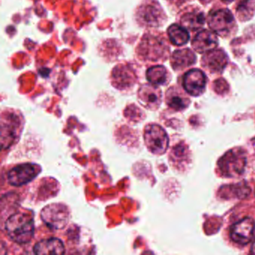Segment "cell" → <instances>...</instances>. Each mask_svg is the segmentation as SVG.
<instances>
[{"mask_svg":"<svg viewBox=\"0 0 255 255\" xmlns=\"http://www.w3.org/2000/svg\"><path fill=\"white\" fill-rule=\"evenodd\" d=\"M41 217L44 223L50 229H63L69 222L70 211L65 204L54 203L46 206L41 210Z\"/></svg>","mask_w":255,"mask_h":255,"instance_id":"obj_3","label":"cell"},{"mask_svg":"<svg viewBox=\"0 0 255 255\" xmlns=\"http://www.w3.org/2000/svg\"><path fill=\"white\" fill-rule=\"evenodd\" d=\"M255 230V222L251 218H245L233 225L231 237L233 241L240 245H246L252 240Z\"/></svg>","mask_w":255,"mask_h":255,"instance_id":"obj_8","label":"cell"},{"mask_svg":"<svg viewBox=\"0 0 255 255\" xmlns=\"http://www.w3.org/2000/svg\"><path fill=\"white\" fill-rule=\"evenodd\" d=\"M237 13L240 20H250L255 14V0H242L237 5Z\"/></svg>","mask_w":255,"mask_h":255,"instance_id":"obj_22","label":"cell"},{"mask_svg":"<svg viewBox=\"0 0 255 255\" xmlns=\"http://www.w3.org/2000/svg\"><path fill=\"white\" fill-rule=\"evenodd\" d=\"M33 251L36 255H63L65 246L59 239L50 238L37 243Z\"/></svg>","mask_w":255,"mask_h":255,"instance_id":"obj_15","label":"cell"},{"mask_svg":"<svg viewBox=\"0 0 255 255\" xmlns=\"http://www.w3.org/2000/svg\"><path fill=\"white\" fill-rule=\"evenodd\" d=\"M138 98L143 107L148 110H156L162 102V92L157 86L151 83L144 84L138 90Z\"/></svg>","mask_w":255,"mask_h":255,"instance_id":"obj_10","label":"cell"},{"mask_svg":"<svg viewBox=\"0 0 255 255\" xmlns=\"http://www.w3.org/2000/svg\"><path fill=\"white\" fill-rule=\"evenodd\" d=\"M192 45L194 50L198 53H206L211 51L217 47V35L213 31H201L194 38Z\"/></svg>","mask_w":255,"mask_h":255,"instance_id":"obj_12","label":"cell"},{"mask_svg":"<svg viewBox=\"0 0 255 255\" xmlns=\"http://www.w3.org/2000/svg\"><path fill=\"white\" fill-rule=\"evenodd\" d=\"M205 17L201 12H189L182 17L181 23L189 30L195 31L201 29L204 26Z\"/></svg>","mask_w":255,"mask_h":255,"instance_id":"obj_20","label":"cell"},{"mask_svg":"<svg viewBox=\"0 0 255 255\" xmlns=\"http://www.w3.org/2000/svg\"><path fill=\"white\" fill-rule=\"evenodd\" d=\"M137 20L145 26H157L164 20V14L160 6L155 2H146L138 8Z\"/></svg>","mask_w":255,"mask_h":255,"instance_id":"obj_6","label":"cell"},{"mask_svg":"<svg viewBox=\"0 0 255 255\" xmlns=\"http://www.w3.org/2000/svg\"><path fill=\"white\" fill-rule=\"evenodd\" d=\"M203 65L212 72H222L228 65V58L222 50H213L207 52L203 56Z\"/></svg>","mask_w":255,"mask_h":255,"instance_id":"obj_13","label":"cell"},{"mask_svg":"<svg viewBox=\"0 0 255 255\" xmlns=\"http://www.w3.org/2000/svg\"><path fill=\"white\" fill-rule=\"evenodd\" d=\"M196 56L189 49L177 50L171 56V63L174 70H182L193 65Z\"/></svg>","mask_w":255,"mask_h":255,"instance_id":"obj_16","label":"cell"},{"mask_svg":"<svg viewBox=\"0 0 255 255\" xmlns=\"http://www.w3.org/2000/svg\"><path fill=\"white\" fill-rule=\"evenodd\" d=\"M113 84L118 89H125L130 87L135 83V77L132 69L125 65H119L112 74Z\"/></svg>","mask_w":255,"mask_h":255,"instance_id":"obj_14","label":"cell"},{"mask_svg":"<svg viewBox=\"0 0 255 255\" xmlns=\"http://www.w3.org/2000/svg\"><path fill=\"white\" fill-rule=\"evenodd\" d=\"M210 29L220 35H225L231 32L235 24L234 16L228 9L213 11L208 17Z\"/></svg>","mask_w":255,"mask_h":255,"instance_id":"obj_7","label":"cell"},{"mask_svg":"<svg viewBox=\"0 0 255 255\" xmlns=\"http://www.w3.org/2000/svg\"><path fill=\"white\" fill-rule=\"evenodd\" d=\"M5 121H6L5 124L2 122V125L5 126V128H2V132H5V134L2 135V138L5 136V140L2 142V145H3L4 143L8 142V146L12 144V141H14L15 137L18 135L17 129H19V120L17 117L12 115V116H10V117L7 116Z\"/></svg>","mask_w":255,"mask_h":255,"instance_id":"obj_17","label":"cell"},{"mask_svg":"<svg viewBox=\"0 0 255 255\" xmlns=\"http://www.w3.org/2000/svg\"><path fill=\"white\" fill-rule=\"evenodd\" d=\"M168 35L173 44L182 46L186 44L189 40V34L184 27L173 24L168 29Z\"/></svg>","mask_w":255,"mask_h":255,"instance_id":"obj_19","label":"cell"},{"mask_svg":"<svg viewBox=\"0 0 255 255\" xmlns=\"http://www.w3.org/2000/svg\"><path fill=\"white\" fill-rule=\"evenodd\" d=\"M223 1H226V2H233L234 0H223Z\"/></svg>","mask_w":255,"mask_h":255,"instance_id":"obj_24","label":"cell"},{"mask_svg":"<svg viewBox=\"0 0 255 255\" xmlns=\"http://www.w3.org/2000/svg\"><path fill=\"white\" fill-rule=\"evenodd\" d=\"M144 141L149 151L156 155L165 153L169 144L168 134L162 127L156 124H150L145 127Z\"/></svg>","mask_w":255,"mask_h":255,"instance_id":"obj_2","label":"cell"},{"mask_svg":"<svg viewBox=\"0 0 255 255\" xmlns=\"http://www.w3.org/2000/svg\"><path fill=\"white\" fill-rule=\"evenodd\" d=\"M206 83L205 74L198 69L190 70L183 77V88L192 96L201 95L205 90Z\"/></svg>","mask_w":255,"mask_h":255,"instance_id":"obj_9","label":"cell"},{"mask_svg":"<svg viewBox=\"0 0 255 255\" xmlns=\"http://www.w3.org/2000/svg\"><path fill=\"white\" fill-rule=\"evenodd\" d=\"M147 80L155 86L165 85L168 81V72L165 67L158 65L149 68L146 73Z\"/></svg>","mask_w":255,"mask_h":255,"instance_id":"obj_18","label":"cell"},{"mask_svg":"<svg viewBox=\"0 0 255 255\" xmlns=\"http://www.w3.org/2000/svg\"><path fill=\"white\" fill-rule=\"evenodd\" d=\"M7 235L14 243L26 244L33 238L35 232L33 218L29 213L11 215L5 222Z\"/></svg>","mask_w":255,"mask_h":255,"instance_id":"obj_1","label":"cell"},{"mask_svg":"<svg viewBox=\"0 0 255 255\" xmlns=\"http://www.w3.org/2000/svg\"><path fill=\"white\" fill-rule=\"evenodd\" d=\"M166 103L173 110L181 111L187 107L189 101L172 88L167 92Z\"/></svg>","mask_w":255,"mask_h":255,"instance_id":"obj_21","label":"cell"},{"mask_svg":"<svg viewBox=\"0 0 255 255\" xmlns=\"http://www.w3.org/2000/svg\"><path fill=\"white\" fill-rule=\"evenodd\" d=\"M164 51L163 43L153 36H144L138 46V53L144 59L157 60Z\"/></svg>","mask_w":255,"mask_h":255,"instance_id":"obj_11","label":"cell"},{"mask_svg":"<svg viewBox=\"0 0 255 255\" xmlns=\"http://www.w3.org/2000/svg\"><path fill=\"white\" fill-rule=\"evenodd\" d=\"M252 254H255V241L254 242L253 245L252 246Z\"/></svg>","mask_w":255,"mask_h":255,"instance_id":"obj_23","label":"cell"},{"mask_svg":"<svg viewBox=\"0 0 255 255\" xmlns=\"http://www.w3.org/2000/svg\"><path fill=\"white\" fill-rule=\"evenodd\" d=\"M246 165V155L240 148L227 152L219 162V169L227 177H235L243 174Z\"/></svg>","mask_w":255,"mask_h":255,"instance_id":"obj_4","label":"cell"},{"mask_svg":"<svg viewBox=\"0 0 255 255\" xmlns=\"http://www.w3.org/2000/svg\"><path fill=\"white\" fill-rule=\"evenodd\" d=\"M41 170V167L36 164H20L8 171V183L14 186H23L33 180L40 174Z\"/></svg>","mask_w":255,"mask_h":255,"instance_id":"obj_5","label":"cell"}]
</instances>
